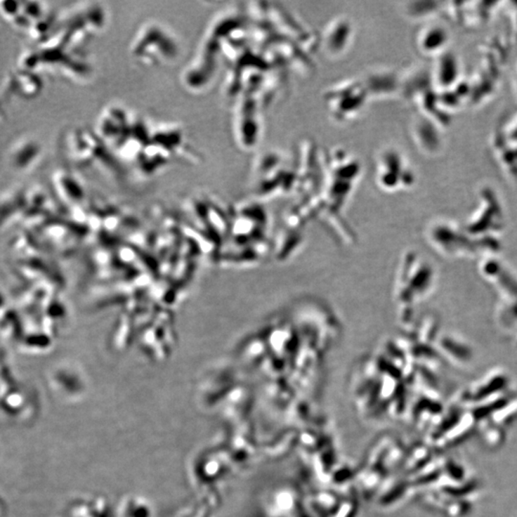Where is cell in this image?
Here are the masks:
<instances>
[{
    "label": "cell",
    "instance_id": "obj_2",
    "mask_svg": "<svg viewBox=\"0 0 517 517\" xmlns=\"http://www.w3.org/2000/svg\"><path fill=\"white\" fill-rule=\"evenodd\" d=\"M188 146L181 126L173 124L157 126L134 167L142 176H154L176 159H181L185 150L189 152Z\"/></svg>",
    "mask_w": 517,
    "mask_h": 517
},
{
    "label": "cell",
    "instance_id": "obj_1",
    "mask_svg": "<svg viewBox=\"0 0 517 517\" xmlns=\"http://www.w3.org/2000/svg\"><path fill=\"white\" fill-rule=\"evenodd\" d=\"M65 138V154L74 167L113 181H122L126 176V166L95 129L75 128Z\"/></svg>",
    "mask_w": 517,
    "mask_h": 517
},
{
    "label": "cell",
    "instance_id": "obj_3",
    "mask_svg": "<svg viewBox=\"0 0 517 517\" xmlns=\"http://www.w3.org/2000/svg\"><path fill=\"white\" fill-rule=\"evenodd\" d=\"M133 59L143 67L168 65L178 59V39L164 25L148 22L141 26L131 46Z\"/></svg>",
    "mask_w": 517,
    "mask_h": 517
}]
</instances>
